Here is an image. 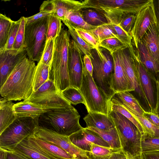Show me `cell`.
Wrapping results in <instances>:
<instances>
[{"mask_svg":"<svg viewBox=\"0 0 159 159\" xmlns=\"http://www.w3.org/2000/svg\"><path fill=\"white\" fill-rule=\"evenodd\" d=\"M34 61L27 57L21 60L0 88L1 96L9 101L27 99L33 91L36 67Z\"/></svg>","mask_w":159,"mask_h":159,"instance_id":"6da1fadb","label":"cell"},{"mask_svg":"<svg viewBox=\"0 0 159 159\" xmlns=\"http://www.w3.org/2000/svg\"><path fill=\"white\" fill-rule=\"evenodd\" d=\"M80 117L72 106L65 110L44 112L35 120L38 127L69 136L83 128L79 123Z\"/></svg>","mask_w":159,"mask_h":159,"instance_id":"7a4b0ae2","label":"cell"},{"mask_svg":"<svg viewBox=\"0 0 159 159\" xmlns=\"http://www.w3.org/2000/svg\"><path fill=\"white\" fill-rule=\"evenodd\" d=\"M90 58L93 66L92 77L97 85L112 98L113 88L114 63L112 55L106 48L98 46L91 50Z\"/></svg>","mask_w":159,"mask_h":159,"instance_id":"3957f363","label":"cell"},{"mask_svg":"<svg viewBox=\"0 0 159 159\" xmlns=\"http://www.w3.org/2000/svg\"><path fill=\"white\" fill-rule=\"evenodd\" d=\"M69 33L64 28L55 39V48L51 65L50 78L60 93L70 86L68 69Z\"/></svg>","mask_w":159,"mask_h":159,"instance_id":"277c9868","label":"cell"},{"mask_svg":"<svg viewBox=\"0 0 159 159\" xmlns=\"http://www.w3.org/2000/svg\"><path fill=\"white\" fill-rule=\"evenodd\" d=\"M154 2L153 0H89L85 7L102 13L111 24L118 25L125 14H137Z\"/></svg>","mask_w":159,"mask_h":159,"instance_id":"5b68a950","label":"cell"},{"mask_svg":"<svg viewBox=\"0 0 159 159\" xmlns=\"http://www.w3.org/2000/svg\"><path fill=\"white\" fill-rule=\"evenodd\" d=\"M112 118L119 135L122 152L127 157L142 154L141 140L143 133L123 115L112 110L109 115Z\"/></svg>","mask_w":159,"mask_h":159,"instance_id":"8992f818","label":"cell"},{"mask_svg":"<svg viewBox=\"0 0 159 159\" xmlns=\"http://www.w3.org/2000/svg\"><path fill=\"white\" fill-rule=\"evenodd\" d=\"M78 89L83 97L88 113L109 115L112 111L111 98L97 85L92 76L84 67L81 83Z\"/></svg>","mask_w":159,"mask_h":159,"instance_id":"52a82bcc","label":"cell"},{"mask_svg":"<svg viewBox=\"0 0 159 159\" xmlns=\"http://www.w3.org/2000/svg\"><path fill=\"white\" fill-rule=\"evenodd\" d=\"M49 17L26 24L25 49L28 58L31 61L39 62L41 59L47 40Z\"/></svg>","mask_w":159,"mask_h":159,"instance_id":"ba28073f","label":"cell"},{"mask_svg":"<svg viewBox=\"0 0 159 159\" xmlns=\"http://www.w3.org/2000/svg\"><path fill=\"white\" fill-rule=\"evenodd\" d=\"M36 120L29 117H18L0 134V148L7 150L14 147L33 134Z\"/></svg>","mask_w":159,"mask_h":159,"instance_id":"9c48e42d","label":"cell"},{"mask_svg":"<svg viewBox=\"0 0 159 159\" xmlns=\"http://www.w3.org/2000/svg\"><path fill=\"white\" fill-rule=\"evenodd\" d=\"M34 134L37 138L60 147L74 159H88L86 151L79 148L70 141L69 136L37 126Z\"/></svg>","mask_w":159,"mask_h":159,"instance_id":"30bf717a","label":"cell"},{"mask_svg":"<svg viewBox=\"0 0 159 159\" xmlns=\"http://www.w3.org/2000/svg\"><path fill=\"white\" fill-rule=\"evenodd\" d=\"M158 20L153 2L136 14L134 24L130 33L136 48L150 26Z\"/></svg>","mask_w":159,"mask_h":159,"instance_id":"8fae6325","label":"cell"},{"mask_svg":"<svg viewBox=\"0 0 159 159\" xmlns=\"http://www.w3.org/2000/svg\"><path fill=\"white\" fill-rule=\"evenodd\" d=\"M83 54L74 41L70 40L68 47V69L70 86L78 89L81 84L84 64Z\"/></svg>","mask_w":159,"mask_h":159,"instance_id":"7c38bea8","label":"cell"},{"mask_svg":"<svg viewBox=\"0 0 159 159\" xmlns=\"http://www.w3.org/2000/svg\"><path fill=\"white\" fill-rule=\"evenodd\" d=\"M131 49L145 101L150 107L151 112L154 113L156 104L150 77L140 61L136 48H134L132 46Z\"/></svg>","mask_w":159,"mask_h":159,"instance_id":"4fadbf2b","label":"cell"},{"mask_svg":"<svg viewBox=\"0 0 159 159\" xmlns=\"http://www.w3.org/2000/svg\"><path fill=\"white\" fill-rule=\"evenodd\" d=\"M27 55L25 49L19 51L13 49L0 52V88L17 64Z\"/></svg>","mask_w":159,"mask_h":159,"instance_id":"5bb4252c","label":"cell"},{"mask_svg":"<svg viewBox=\"0 0 159 159\" xmlns=\"http://www.w3.org/2000/svg\"><path fill=\"white\" fill-rule=\"evenodd\" d=\"M131 46L120 50V61L132 88L140 97L144 98L145 100L132 54Z\"/></svg>","mask_w":159,"mask_h":159,"instance_id":"9a60e30c","label":"cell"},{"mask_svg":"<svg viewBox=\"0 0 159 159\" xmlns=\"http://www.w3.org/2000/svg\"><path fill=\"white\" fill-rule=\"evenodd\" d=\"M69 137L73 144L86 152H91L92 143L111 148L109 145L99 135L86 127L83 128L79 131L70 135Z\"/></svg>","mask_w":159,"mask_h":159,"instance_id":"2e32d148","label":"cell"},{"mask_svg":"<svg viewBox=\"0 0 159 159\" xmlns=\"http://www.w3.org/2000/svg\"><path fill=\"white\" fill-rule=\"evenodd\" d=\"M26 102L40 105L48 111L65 110L72 107L62 96L61 93L55 92L36 98L23 101Z\"/></svg>","mask_w":159,"mask_h":159,"instance_id":"e0dca14e","label":"cell"},{"mask_svg":"<svg viewBox=\"0 0 159 159\" xmlns=\"http://www.w3.org/2000/svg\"><path fill=\"white\" fill-rule=\"evenodd\" d=\"M34 133L28 136L27 138L34 146L42 152L51 157L57 159H74L60 147L36 137Z\"/></svg>","mask_w":159,"mask_h":159,"instance_id":"ac0fdd59","label":"cell"},{"mask_svg":"<svg viewBox=\"0 0 159 159\" xmlns=\"http://www.w3.org/2000/svg\"><path fill=\"white\" fill-rule=\"evenodd\" d=\"M120 50L112 55L114 63L113 88L115 93L134 91L122 67L120 57Z\"/></svg>","mask_w":159,"mask_h":159,"instance_id":"d6986e66","label":"cell"},{"mask_svg":"<svg viewBox=\"0 0 159 159\" xmlns=\"http://www.w3.org/2000/svg\"><path fill=\"white\" fill-rule=\"evenodd\" d=\"M154 60L159 64V21L151 25L141 40Z\"/></svg>","mask_w":159,"mask_h":159,"instance_id":"ffe728a7","label":"cell"},{"mask_svg":"<svg viewBox=\"0 0 159 159\" xmlns=\"http://www.w3.org/2000/svg\"><path fill=\"white\" fill-rule=\"evenodd\" d=\"M6 150L19 155L25 159H57L40 151L31 144L27 137L16 146Z\"/></svg>","mask_w":159,"mask_h":159,"instance_id":"44dd1931","label":"cell"},{"mask_svg":"<svg viewBox=\"0 0 159 159\" xmlns=\"http://www.w3.org/2000/svg\"><path fill=\"white\" fill-rule=\"evenodd\" d=\"M83 120L86 125V127H92L101 130H109L115 127L112 117L109 115L91 112L88 113Z\"/></svg>","mask_w":159,"mask_h":159,"instance_id":"7402d4cb","label":"cell"},{"mask_svg":"<svg viewBox=\"0 0 159 159\" xmlns=\"http://www.w3.org/2000/svg\"><path fill=\"white\" fill-rule=\"evenodd\" d=\"M88 0H54V10L52 14L63 21L68 11L85 7Z\"/></svg>","mask_w":159,"mask_h":159,"instance_id":"603a6c76","label":"cell"},{"mask_svg":"<svg viewBox=\"0 0 159 159\" xmlns=\"http://www.w3.org/2000/svg\"><path fill=\"white\" fill-rule=\"evenodd\" d=\"M13 108L18 117H29L36 120L42 113L48 111L40 105L23 101L14 104Z\"/></svg>","mask_w":159,"mask_h":159,"instance_id":"cb8c5ba5","label":"cell"},{"mask_svg":"<svg viewBox=\"0 0 159 159\" xmlns=\"http://www.w3.org/2000/svg\"><path fill=\"white\" fill-rule=\"evenodd\" d=\"M14 104L3 98L0 100V134L17 118L13 108Z\"/></svg>","mask_w":159,"mask_h":159,"instance_id":"d4e9b609","label":"cell"},{"mask_svg":"<svg viewBox=\"0 0 159 159\" xmlns=\"http://www.w3.org/2000/svg\"><path fill=\"white\" fill-rule=\"evenodd\" d=\"M140 61L153 79L159 72V64L153 59L143 43L140 41L136 48Z\"/></svg>","mask_w":159,"mask_h":159,"instance_id":"484cf974","label":"cell"},{"mask_svg":"<svg viewBox=\"0 0 159 159\" xmlns=\"http://www.w3.org/2000/svg\"><path fill=\"white\" fill-rule=\"evenodd\" d=\"M80 10H71L67 13L62 21L67 27H70L75 30L81 29L90 30L98 27L87 24L83 19Z\"/></svg>","mask_w":159,"mask_h":159,"instance_id":"4316f807","label":"cell"},{"mask_svg":"<svg viewBox=\"0 0 159 159\" xmlns=\"http://www.w3.org/2000/svg\"><path fill=\"white\" fill-rule=\"evenodd\" d=\"M114 96L128 110L143 116L145 111L137 99L129 92L116 93Z\"/></svg>","mask_w":159,"mask_h":159,"instance_id":"83f0119b","label":"cell"},{"mask_svg":"<svg viewBox=\"0 0 159 159\" xmlns=\"http://www.w3.org/2000/svg\"><path fill=\"white\" fill-rule=\"evenodd\" d=\"M80 11L84 20L89 25L98 26L110 24L104 14L93 8L84 7Z\"/></svg>","mask_w":159,"mask_h":159,"instance_id":"f1b7e54d","label":"cell"},{"mask_svg":"<svg viewBox=\"0 0 159 159\" xmlns=\"http://www.w3.org/2000/svg\"><path fill=\"white\" fill-rule=\"evenodd\" d=\"M86 128L99 135L109 145L111 148L116 150H121L119 135L116 127L107 130H101L92 127Z\"/></svg>","mask_w":159,"mask_h":159,"instance_id":"f546056e","label":"cell"},{"mask_svg":"<svg viewBox=\"0 0 159 159\" xmlns=\"http://www.w3.org/2000/svg\"><path fill=\"white\" fill-rule=\"evenodd\" d=\"M51 68L48 65L40 61L36 66L33 81V92L50 78Z\"/></svg>","mask_w":159,"mask_h":159,"instance_id":"4dcf8cb0","label":"cell"},{"mask_svg":"<svg viewBox=\"0 0 159 159\" xmlns=\"http://www.w3.org/2000/svg\"><path fill=\"white\" fill-rule=\"evenodd\" d=\"M13 21L0 14V52L5 51Z\"/></svg>","mask_w":159,"mask_h":159,"instance_id":"1f68e13d","label":"cell"},{"mask_svg":"<svg viewBox=\"0 0 159 159\" xmlns=\"http://www.w3.org/2000/svg\"><path fill=\"white\" fill-rule=\"evenodd\" d=\"M91 146V152H87L88 159H108L114 152L120 151L93 143Z\"/></svg>","mask_w":159,"mask_h":159,"instance_id":"d6a6232c","label":"cell"},{"mask_svg":"<svg viewBox=\"0 0 159 159\" xmlns=\"http://www.w3.org/2000/svg\"><path fill=\"white\" fill-rule=\"evenodd\" d=\"M128 111L142 126L144 133L151 137L159 138V127L152 124L143 116L135 112Z\"/></svg>","mask_w":159,"mask_h":159,"instance_id":"836d02e7","label":"cell"},{"mask_svg":"<svg viewBox=\"0 0 159 159\" xmlns=\"http://www.w3.org/2000/svg\"><path fill=\"white\" fill-rule=\"evenodd\" d=\"M112 111L119 113L133 123L140 131L144 133V131L141 125L134 119L127 109L114 96L111 99Z\"/></svg>","mask_w":159,"mask_h":159,"instance_id":"e575fe53","label":"cell"},{"mask_svg":"<svg viewBox=\"0 0 159 159\" xmlns=\"http://www.w3.org/2000/svg\"><path fill=\"white\" fill-rule=\"evenodd\" d=\"M89 31L97 39L99 43L107 39L116 38L115 31L111 24L98 26Z\"/></svg>","mask_w":159,"mask_h":159,"instance_id":"d590c367","label":"cell"},{"mask_svg":"<svg viewBox=\"0 0 159 159\" xmlns=\"http://www.w3.org/2000/svg\"><path fill=\"white\" fill-rule=\"evenodd\" d=\"M63 97L71 104L76 105L80 103L85 104L83 97L78 89L71 86L62 91Z\"/></svg>","mask_w":159,"mask_h":159,"instance_id":"8d00e7d4","label":"cell"},{"mask_svg":"<svg viewBox=\"0 0 159 159\" xmlns=\"http://www.w3.org/2000/svg\"><path fill=\"white\" fill-rule=\"evenodd\" d=\"M20 22L14 41L13 48L19 51L25 49L26 44L25 39V28L26 24L25 17L20 18Z\"/></svg>","mask_w":159,"mask_h":159,"instance_id":"74e56055","label":"cell"},{"mask_svg":"<svg viewBox=\"0 0 159 159\" xmlns=\"http://www.w3.org/2000/svg\"><path fill=\"white\" fill-rule=\"evenodd\" d=\"M68 31L83 55H87L89 58L91 57V51L95 48L88 44L82 38L79 36L75 30L73 28L68 27Z\"/></svg>","mask_w":159,"mask_h":159,"instance_id":"f35d334b","label":"cell"},{"mask_svg":"<svg viewBox=\"0 0 159 159\" xmlns=\"http://www.w3.org/2000/svg\"><path fill=\"white\" fill-rule=\"evenodd\" d=\"M61 20L52 14L49 16L47 32V40L50 38L55 39L62 30Z\"/></svg>","mask_w":159,"mask_h":159,"instance_id":"ab89813d","label":"cell"},{"mask_svg":"<svg viewBox=\"0 0 159 159\" xmlns=\"http://www.w3.org/2000/svg\"><path fill=\"white\" fill-rule=\"evenodd\" d=\"M141 151L146 152L159 151V138H154L143 133L141 140Z\"/></svg>","mask_w":159,"mask_h":159,"instance_id":"60d3db41","label":"cell"},{"mask_svg":"<svg viewBox=\"0 0 159 159\" xmlns=\"http://www.w3.org/2000/svg\"><path fill=\"white\" fill-rule=\"evenodd\" d=\"M55 39L51 38L47 40L40 61L49 66L51 69L55 48Z\"/></svg>","mask_w":159,"mask_h":159,"instance_id":"b9f144b4","label":"cell"},{"mask_svg":"<svg viewBox=\"0 0 159 159\" xmlns=\"http://www.w3.org/2000/svg\"><path fill=\"white\" fill-rule=\"evenodd\" d=\"M99 46L107 50L111 54L115 52L128 47L116 38H111L101 42Z\"/></svg>","mask_w":159,"mask_h":159,"instance_id":"7bdbcfd3","label":"cell"},{"mask_svg":"<svg viewBox=\"0 0 159 159\" xmlns=\"http://www.w3.org/2000/svg\"><path fill=\"white\" fill-rule=\"evenodd\" d=\"M55 92H58L53 80L52 79H50L41 85L36 91L33 92L28 99L34 98Z\"/></svg>","mask_w":159,"mask_h":159,"instance_id":"ee69618b","label":"cell"},{"mask_svg":"<svg viewBox=\"0 0 159 159\" xmlns=\"http://www.w3.org/2000/svg\"><path fill=\"white\" fill-rule=\"evenodd\" d=\"M111 24L115 31L116 38L127 47L132 46V38L131 35L125 31L119 25Z\"/></svg>","mask_w":159,"mask_h":159,"instance_id":"f6af8a7d","label":"cell"},{"mask_svg":"<svg viewBox=\"0 0 159 159\" xmlns=\"http://www.w3.org/2000/svg\"><path fill=\"white\" fill-rule=\"evenodd\" d=\"M136 15L132 13L125 14L120 18L118 25L130 34L135 20Z\"/></svg>","mask_w":159,"mask_h":159,"instance_id":"bcb514c9","label":"cell"},{"mask_svg":"<svg viewBox=\"0 0 159 159\" xmlns=\"http://www.w3.org/2000/svg\"><path fill=\"white\" fill-rule=\"evenodd\" d=\"M79 36L88 44L95 48L98 46L99 41L89 30L78 29L75 30Z\"/></svg>","mask_w":159,"mask_h":159,"instance_id":"7dc6e473","label":"cell"},{"mask_svg":"<svg viewBox=\"0 0 159 159\" xmlns=\"http://www.w3.org/2000/svg\"><path fill=\"white\" fill-rule=\"evenodd\" d=\"M20 22V18L17 21H13L5 50L13 49V44L19 28Z\"/></svg>","mask_w":159,"mask_h":159,"instance_id":"c3c4849f","label":"cell"},{"mask_svg":"<svg viewBox=\"0 0 159 159\" xmlns=\"http://www.w3.org/2000/svg\"><path fill=\"white\" fill-rule=\"evenodd\" d=\"M52 14L50 12L39 11V12L31 16L25 17L26 24L33 22L36 21L48 16Z\"/></svg>","mask_w":159,"mask_h":159,"instance_id":"681fc988","label":"cell"},{"mask_svg":"<svg viewBox=\"0 0 159 159\" xmlns=\"http://www.w3.org/2000/svg\"><path fill=\"white\" fill-rule=\"evenodd\" d=\"M143 116L154 125L159 127V117L151 111H145Z\"/></svg>","mask_w":159,"mask_h":159,"instance_id":"f907efd6","label":"cell"},{"mask_svg":"<svg viewBox=\"0 0 159 159\" xmlns=\"http://www.w3.org/2000/svg\"><path fill=\"white\" fill-rule=\"evenodd\" d=\"M152 80L155 82L157 91V101L154 113L157 114L159 117V72L156 75L155 78Z\"/></svg>","mask_w":159,"mask_h":159,"instance_id":"816d5d0a","label":"cell"},{"mask_svg":"<svg viewBox=\"0 0 159 159\" xmlns=\"http://www.w3.org/2000/svg\"><path fill=\"white\" fill-rule=\"evenodd\" d=\"M54 6V0L44 1L40 7L39 11L51 12L53 14Z\"/></svg>","mask_w":159,"mask_h":159,"instance_id":"f5cc1de1","label":"cell"},{"mask_svg":"<svg viewBox=\"0 0 159 159\" xmlns=\"http://www.w3.org/2000/svg\"><path fill=\"white\" fill-rule=\"evenodd\" d=\"M84 67L92 76L93 66L89 57L87 55H84L83 57Z\"/></svg>","mask_w":159,"mask_h":159,"instance_id":"db71d44e","label":"cell"},{"mask_svg":"<svg viewBox=\"0 0 159 159\" xmlns=\"http://www.w3.org/2000/svg\"><path fill=\"white\" fill-rule=\"evenodd\" d=\"M144 159H159V151L142 153Z\"/></svg>","mask_w":159,"mask_h":159,"instance_id":"11a10c76","label":"cell"},{"mask_svg":"<svg viewBox=\"0 0 159 159\" xmlns=\"http://www.w3.org/2000/svg\"><path fill=\"white\" fill-rule=\"evenodd\" d=\"M108 159H127V158L122 150H121L114 152Z\"/></svg>","mask_w":159,"mask_h":159,"instance_id":"9f6ffc18","label":"cell"},{"mask_svg":"<svg viewBox=\"0 0 159 159\" xmlns=\"http://www.w3.org/2000/svg\"><path fill=\"white\" fill-rule=\"evenodd\" d=\"M5 151L7 153V159H25L22 157L14 153L6 150Z\"/></svg>","mask_w":159,"mask_h":159,"instance_id":"6f0895ef","label":"cell"},{"mask_svg":"<svg viewBox=\"0 0 159 159\" xmlns=\"http://www.w3.org/2000/svg\"><path fill=\"white\" fill-rule=\"evenodd\" d=\"M0 159H7V152L1 148H0Z\"/></svg>","mask_w":159,"mask_h":159,"instance_id":"680465c9","label":"cell"},{"mask_svg":"<svg viewBox=\"0 0 159 159\" xmlns=\"http://www.w3.org/2000/svg\"><path fill=\"white\" fill-rule=\"evenodd\" d=\"M127 159H144L142 154L134 157H127Z\"/></svg>","mask_w":159,"mask_h":159,"instance_id":"91938a15","label":"cell"},{"mask_svg":"<svg viewBox=\"0 0 159 159\" xmlns=\"http://www.w3.org/2000/svg\"><path fill=\"white\" fill-rule=\"evenodd\" d=\"M158 8H159V0L158 1Z\"/></svg>","mask_w":159,"mask_h":159,"instance_id":"94428289","label":"cell"}]
</instances>
